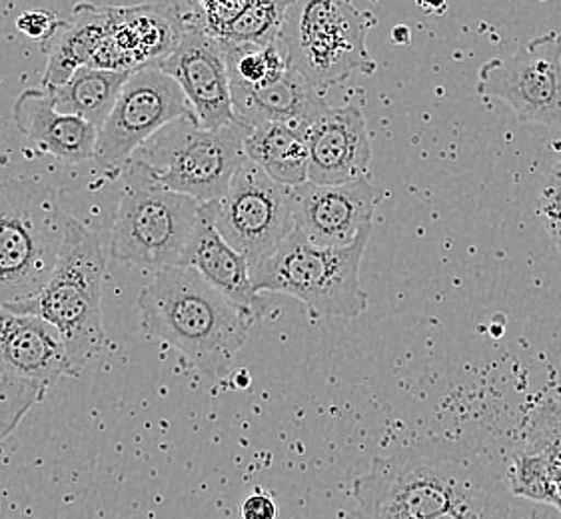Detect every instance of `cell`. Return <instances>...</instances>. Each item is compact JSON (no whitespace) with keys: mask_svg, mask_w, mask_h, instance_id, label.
I'll return each instance as SVG.
<instances>
[{"mask_svg":"<svg viewBox=\"0 0 561 519\" xmlns=\"http://www.w3.org/2000/svg\"><path fill=\"white\" fill-rule=\"evenodd\" d=\"M504 484L468 443L420 440L374 458L354 484L358 519H426Z\"/></svg>","mask_w":561,"mask_h":519,"instance_id":"1","label":"cell"},{"mask_svg":"<svg viewBox=\"0 0 561 519\" xmlns=\"http://www.w3.org/2000/svg\"><path fill=\"white\" fill-rule=\"evenodd\" d=\"M142 324L208 378H225L247 344L254 318L191 266L158 270L138 296Z\"/></svg>","mask_w":561,"mask_h":519,"instance_id":"2","label":"cell"},{"mask_svg":"<svg viewBox=\"0 0 561 519\" xmlns=\"http://www.w3.org/2000/svg\"><path fill=\"white\" fill-rule=\"evenodd\" d=\"M104 276L106 260L99 238L77 218L67 216L57 264L45 288L33 300L9 310L43 318L57 327L68 358L80 372L101 354L106 342L102 327Z\"/></svg>","mask_w":561,"mask_h":519,"instance_id":"3","label":"cell"},{"mask_svg":"<svg viewBox=\"0 0 561 519\" xmlns=\"http://www.w3.org/2000/svg\"><path fill=\"white\" fill-rule=\"evenodd\" d=\"M370 237L371 227L364 228L348 246L324 249L294 228L272 256L250 266L252 288L260 296H293L316 316H362L368 308V293L359 284V268Z\"/></svg>","mask_w":561,"mask_h":519,"instance_id":"4","label":"cell"},{"mask_svg":"<svg viewBox=\"0 0 561 519\" xmlns=\"http://www.w3.org/2000/svg\"><path fill=\"white\" fill-rule=\"evenodd\" d=\"M60 191L41 181L0 182V305L23 304L45 288L65 237Z\"/></svg>","mask_w":561,"mask_h":519,"instance_id":"5","label":"cell"},{"mask_svg":"<svg viewBox=\"0 0 561 519\" xmlns=\"http://www.w3.org/2000/svg\"><path fill=\"white\" fill-rule=\"evenodd\" d=\"M121 176L123 193L114 215L111 256L145 270L180 266L201 203L162 186L140 160H128Z\"/></svg>","mask_w":561,"mask_h":519,"instance_id":"6","label":"cell"},{"mask_svg":"<svg viewBox=\"0 0 561 519\" xmlns=\"http://www.w3.org/2000/svg\"><path fill=\"white\" fill-rule=\"evenodd\" d=\"M368 28L354 0H288L278 43L288 67L324 92L354 72H376L366 46Z\"/></svg>","mask_w":561,"mask_h":519,"instance_id":"7","label":"cell"},{"mask_svg":"<svg viewBox=\"0 0 561 519\" xmlns=\"http://www.w3.org/2000/svg\"><path fill=\"white\" fill-rule=\"evenodd\" d=\"M248 130L244 125L210 130L194 116H182L160 128L133 159L147 164L172 193L201 204L213 203L226 193L238 166L247 160L242 147Z\"/></svg>","mask_w":561,"mask_h":519,"instance_id":"8","label":"cell"},{"mask_svg":"<svg viewBox=\"0 0 561 519\" xmlns=\"http://www.w3.org/2000/svg\"><path fill=\"white\" fill-rule=\"evenodd\" d=\"M201 210L250 266L272 256L294 230L290 188L272 181L248 159L238 166L226 193L201 204Z\"/></svg>","mask_w":561,"mask_h":519,"instance_id":"9","label":"cell"},{"mask_svg":"<svg viewBox=\"0 0 561 519\" xmlns=\"http://www.w3.org/2000/svg\"><path fill=\"white\" fill-rule=\"evenodd\" d=\"M182 116L194 113L179 84L158 67L136 70L124 82L113 111L99 128L96 164L106 174L121 176L138 148Z\"/></svg>","mask_w":561,"mask_h":519,"instance_id":"10","label":"cell"},{"mask_svg":"<svg viewBox=\"0 0 561 519\" xmlns=\"http://www.w3.org/2000/svg\"><path fill=\"white\" fill-rule=\"evenodd\" d=\"M478 94L502 101L522 125L561 128V33L536 36L478 70Z\"/></svg>","mask_w":561,"mask_h":519,"instance_id":"11","label":"cell"},{"mask_svg":"<svg viewBox=\"0 0 561 519\" xmlns=\"http://www.w3.org/2000/svg\"><path fill=\"white\" fill-rule=\"evenodd\" d=\"M157 67L182 89L198 125L210 130L240 125L232 108L222 45L204 31L196 9L184 7L180 43Z\"/></svg>","mask_w":561,"mask_h":519,"instance_id":"12","label":"cell"},{"mask_svg":"<svg viewBox=\"0 0 561 519\" xmlns=\"http://www.w3.org/2000/svg\"><path fill=\"white\" fill-rule=\"evenodd\" d=\"M376 200L368 174L344 184L306 181L290 188L294 228L316 246L344 249L371 227Z\"/></svg>","mask_w":561,"mask_h":519,"instance_id":"13","label":"cell"},{"mask_svg":"<svg viewBox=\"0 0 561 519\" xmlns=\"http://www.w3.org/2000/svg\"><path fill=\"white\" fill-rule=\"evenodd\" d=\"M184 31V7L135 4L111 7V31L89 67L136 72L157 67L180 43Z\"/></svg>","mask_w":561,"mask_h":519,"instance_id":"14","label":"cell"},{"mask_svg":"<svg viewBox=\"0 0 561 519\" xmlns=\"http://www.w3.org/2000/svg\"><path fill=\"white\" fill-rule=\"evenodd\" d=\"M310 164L308 181L344 184L368 174L371 142L358 104L325 108L306 130Z\"/></svg>","mask_w":561,"mask_h":519,"instance_id":"15","label":"cell"},{"mask_svg":"<svg viewBox=\"0 0 561 519\" xmlns=\"http://www.w3.org/2000/svg\"><path fill=\"white\" fill-rule=\"evenodd\" d=\"M0 373L48 388L80 372L68 358L57 327L43 318L0 305Z\"/></svg>","mask_w":561,"mask_h":519,"instance_id":"16","label":"cell"},{"mask_svg":"<svg viewBox=\"0 0 561 519\" xmlns=\"http://www.w3.org/2000/svg\"><path fill=\"white\" fill-rule=\"evenodd\" d=\"M19 132L48 157L67 164L94 160L99 130L82 120L55 111L46 89H26L12 106Z\"/></svg>","mask_w":561,"mask_h":519,"instance_id":"17","label":"cell"},{"mask_svg":"<svg viewBox=\"0 0 561 519\" xmlns=\"http://www.w3.org/2000/svg\"><path fill=\"white\" fill-rule=\"evenodd\" d=\"M230 96L238 123L248 128L262 123H278L306 135L310 125L328 108L322 92L316 91L293 68L280 80L262 89L230 84Z\"/></svg>","mask_w":561,"mask_h":519,"instance_id":"18","label":"cell"},{"mask_svg":"<svg viewBox=\"0 0 561 519\" xmlns=\"http://www.w3.org/2000/svg\"><path fill=\"white\" fill-rule=\"evenodd\" d=\"M180 266L194 268L214 290L244 310L250 318H259L266 308L260 293L252 288L248 260L216 232L203 210Z\"/></svg>","mask_w":561,"mask_h":519,"instance_id":"19","label":"cell"},{"mask_svg":"<svg viewBox=\"0 0 561 519\" xmlns=\"http://www.w3.org/2000/svg\"><path fill=\"white\" fill-rule=\"evenodd\" d=\"M111 31V7L80 2L57 33L43 45L46 55L43 89L65 84L79 68L89 67L94 53Z\"/></svg>","mask_w":561,"mask_h":519,"instance_id":"20","label":"cell"},{"mask_svg":"<svg viewBox=\"0 0 561 519\" xmlns=\"http://www.w3.org/2000/svg\"><path fill=\"white\" fill-rule=\"evenodd\" d=\"M244 157L264 170L282 186H300L308 181V140L306 135L278 123L252 126L244 138Z\"/></svg>","mask_w":561,"mask_h":519,"instance_id":"21","label":"cell"},{"mask_svg":"<svg viewBox=\"0 0 561 519\" xmlns=\"http://www.w3.org/2000/svg\"><path fill=\"white\" fill-rule=\"evenodd\" d=\"M130 74L133 72L82 67L65 84L46 89V92L55 111L79 116L99 130L113 111L114 102Z\"/></svg>","mask_w":561,"mask_h":519,"instance_id":"22","label":"cell"},{"mask_svg":"<svg viewBox=\"0 0 561 519\" xmlns=\"http://www.w3.org/2000/svg\"><path fill=\"white\" fill-rule=\"evenodd\" d=\"M220 45L225 53L230 84L244 89H262L280 80L290 70L278 38L270 45H238L225 41H220Z\"/></svg>","mask_w":561,"mask_h":519,"instance_id":"23","label":"cell"},{"mask_svg":"<svg viewBox=\"0 0 561 519\" xmlns=\"http://www.w3.org/2000/svg\"><path fill=\"white\" fill-rule=\"evenodd\" d=\"M286 4L288 0H242L240 9L214 38L238 45H270L278 38Z\"/></svg>","mask_w":561,"mask_h":519,"instance_id":"24","label":"cell"},{"mask_svg":"<svg viewBox=\"0 0 561 519\" xmlns=\"http://www.w3.org/2000/svg\"><path fill=\"white\" fill-rule=\"evenodd\" d=\"M526 452L538 453L548 463L556 482L561 480V404L543 400L529 414Z\"/></svg>","mask_w":561,"mask_h":519,"instance_id":"25","label":"cell"},{"mask_svg":"<svg viewBox=\"0 0 561 519\" xmlns=\"http://www.w3.org/2000/svg\"><path fill=\"white\" fill-rule=\"evenodd\" d=\"M556 477L538 453H517L510 468V494L553 506Z\"/></svg>","mask_w":561,"mask_h":519,"instance_id":"26","label":"cell"},{"mask_svg":"<svg viewBox=\"0 0 561 519\" xmlns=\"http://www.w3.org/2000/svg\"><path fill=\"white\" fill-rule=\"evenodd\" d=\"M46 385L0 373V441L9 438L24 416L45 400Z\"/></svg>","mask_w":561,"mask_h":519,"instance_id":"27","label":"cell"},{"mask_svg":"<svg viewBox=\"0 0 561 519\" xmlns=\"http://www.w3.org/2000/svg\"><path fill=\"white\" fill-rule=\"evenodd\" d=\"M510 489L504 484L488 489L485 494L461 501L454 508L442 511L438 516L426 519H510Z\"/></svg>","mask_w":561,"mask_h":519,"instance_id":"28","label":"cell"},{"mask_svg":"<svg viewBox=\"0 0 561 519\" xmlns=\"http://www.w3.org/2000/svg\"><path fill=\"white\" fill-rule=\"evenodd\" d=\"M538 212L550 234L551 242L561 256V160L553 164L546 181L541 184L538 198Z\"/></svg>","mask_w":561,"mask_h":519,"instance_id":"29","label":"cell"},{"mask_svg":"<svg viewBox=\"0 0 561 519\" xmlns=\"http://www.w3.org/2000/svg\"><path fill=\"white\" fill-rule=\"evenodd\" d=\"M58 26H60V19L48 9H31V11H24L16 19V31L24 34L26 38L43 43V45L48 38H53Z\"/></svg>","mask_w":561,"mask_h":519,"instance_id":"30","label":"cell"},{"mask_svg":"<svg viewBox=\"0 0 561 519\" xmlns=\"http://www.w3.org/2000/svg\"><path fill=\"white\" fill-rule=\"evenodd\" d=\"M240 514H242V519H276L278 509L268 494L254 492L242 501Z\"/></svg>","mask_w":561,"mask_h":519,"instance_id":"31","label":"cell"},{"mask_svg":"<svg viewBox=\"0 0 561 519\" xmlns=\"http://www.w3.org/2000/svg\"><path fill=\"white\" fill-rule=\"evenodd\" d=\"M553 508H558L561 511V480L556 484V496H553Z\"/></svg>","mask_w":561,"mask_h":519,"instance_id":"32","label":"cell"}]
</instances>
